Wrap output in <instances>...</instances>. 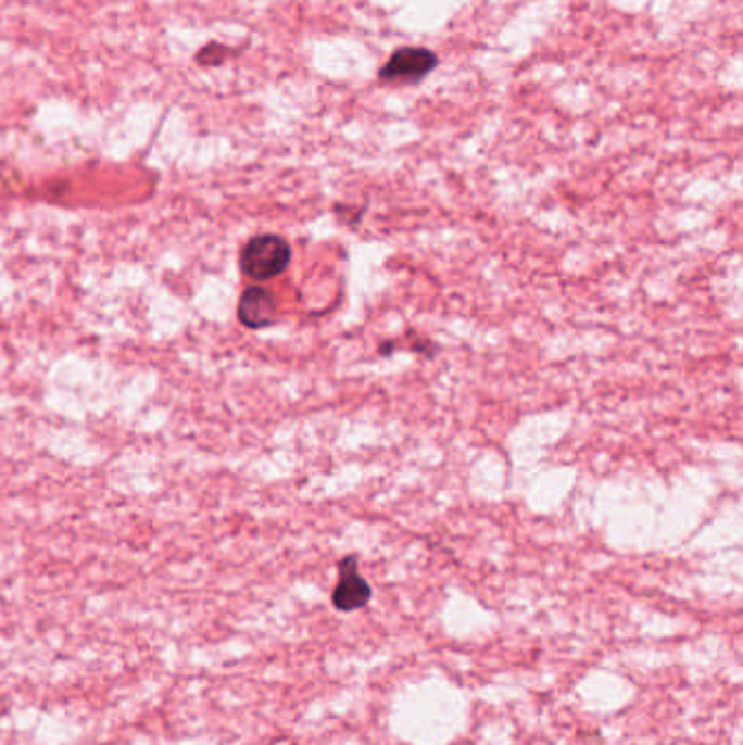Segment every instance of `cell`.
Returning a JSON list of instances; mask_svg holds the SVG:
<instances>
[{
  "instance_id": "6da1fadb",
  "label": "cell",
  "mask_w": 743,
  "mask_h": 745,
  "mask_svg": "<svg viewBox=\"0 0 743 745\" xmlns=\"http://www.w3.org/2000/svg\"><path fill=\"white\" fill-rule=\"evenodd\" d=\"M290 244L275 233H262L247 242L240 253V268L255 281H268L281 275L290 264Z\"/></svg>"
},
{
  "instance_id": "7a4b0ae2",
  "label": "cell",
  "mask_w": 743,
  "mask_h": 745,
  "mask_svg": "<svg viewBox=\"0 0 743 745\" xmlns=\"http://www.w3.org/2000/svg\"><path fill=\"white\" fill-rule=\"evenodd\" d=\"M439 64V55L426 47H404L395 51L380 71L385 84H419Z\"/></svg>"
},
{
  "instance_id": "3957f363",
  "label": "cell",
  "mask_w": 743,
  "mask_h": 745,
  "mask_svg": "<svg viewBox=\"0 0 743 745\" xmlns=\"http://www.w3.org/2000/svg\"><path fill=\"white\" fill-rule=\"evenodd\" d=\"M338 569H340V578L331 595L333 606L342 613H353L357 608H364L370 595H374V591H370V584L357 573V558L355 556L344 558Z\"/></svg>"
},
{
  "instance_id": "277c9868",
  "label": "cell",
  "mask_w": 743,
  "mask_h": 745,
  "mask_svg": "<svg viewBox=\"0 0 743 745\" xmlns=\"http://www.w3.org/2000/svg\"><path fill=\"white\" fill-rule=\"evenodd\" d=\"M275 316H277V301L266 288L253 286L242 292L240 303H238V318L244 327H251V329L268 327L275 320Z\"/></svg>"
}]
</instances>
